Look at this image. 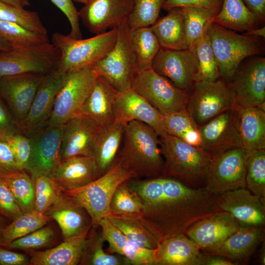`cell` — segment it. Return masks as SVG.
Returning <instances> with one entry per match:
<instances>
[{
	"label": "cell",
	"instance_id": "49",
	"mask_svg": "<svg viewBox=\"0 0 265 265\" xmlns=\"http://www.w3.org/2000/svg\"><path fill=\"white\" fill-rule=\"evenodd\" d=\"M54 236L53 229L43 226L33 232L11 242L7 248L26 251H33L47 246Z\"/></svg>",
	"mask_w": 265,
	"mask_h": 265
},
{
	"label": "cell",
	"instance_id": "42",
	"mask_svg": "<svg viewBox=\"0 0 265 265\" xmlns=\"http://www.w3.org/2000/svg\"><path fill=\"white\" fill-rule=\"evenodd\" d=\"M246 188L265 198V149L246 150Z\"/></svg>",
	"mask_w": 265,
	"mask_h": 265
},
{
	"label": "cell",
	"instance_id": "52",
	"mask_svg": "<svg viewBox=\"0 0 265 265\" xmlns=\"http://www.w3.org/2000/svg\"><path fill=\"white\" fill-rule=\"evenodd\" d=\"M66 16L70 26L69 37L81 39L82 34L80 27L79 11L75 6L73 0H50Z\"/></svg>",
	"mask_w": 265,
	"mask_h": 265
},
{
	"label": "cell",
	"instance_id": "8",
	"mask_svg": "<svg viewBox=\"0 0 265 265\" xmlns=\"http://www.w3.org/2000/svg\"><path fill=\"white\" fill-rule=\"evenodd\" d=\"M131 88L163 116L186 109L189 93L152 68L138 71Z\"/></svg>",
	"mask_w": 265,
	"mask_h": 265
},
{
	"label": "cell",
	"instance_id": "59",
	"mask_svg": "<svg viewBox=\"0 0 265 265\" xmlns=\"http://www.w3.org/2000/svg\"><path fill=\"white\" fill-rule=\"evenodd\" d=\"M242 34L254 37H261L264 38L265 37V26H261L260 27L247 31Z\"/></svg>",
	"mask_w": 265,
	"mask_h": 265
},
{
	"label": "cell",
	"instance_id": "6",
	"mask_svg": "<svg viewBox=\"0 0 265 265\" xmlns=\"http://www.w3.org/2000/svg\"><path fill=\"white\" fill-rule=\"evenodd\" d=\"M130 179H132L131 174L115 162L106 173L89 184L75 189L61 191L87 211L92 227L96 228L110 214V202L116 188Z\"/></svg>",
	"mask_w": 265,
	"mask_h": 265
},
{
	"label": "cell",
	"instance_id": "5",
	"mask_svg": "<svg viewBox=\"0 0 265 265\" xmlns=\"http://www.w3.org/2000/svg\"><path fill=\"white\" fill-rule=\"evenodd\" d=\"M208 35L221 79L228 83L243 60L261 55L265 50L259 38L238 33L214 23L210 26Z\"/></svg>",
	"mask_w": 265,
	"mask_h": 265
},
{
	"label": "cell",
	"instance_id": "44",
	"mask_svg": "<svg viewBox=\"0 0 265 265\" xmlns=\"http://www.w3.org/2000/svg\"><path fill=\"white\" fill-rule=\"evenodd\" d=\"M193 51L198 61L197 81H213L220 79L217 62L208 33L198 41Z\"/></svg>",
	"mask_w": 265,
	"mask_h": 265
},
{
	"label": "cell",
	"instance_id": "7",
	"mask_svg": "<svg viewBox=\"0 0 265 265\" xmlns=\"http://www.w3.org/2000/svg\"><path fill=\"white\" fill-rule=\"evenodd\" d=\"M118 28V38L113 48L92 67L98 76L121 92L131 88L138 69L127 21Z\"/></svg>",
	"mask_w": 265,
	"mask_h": 265
},
{
	"label": "cell",
	"instance_id": "16",
	"mask_svg": "<svg viewBox=\"0 0 265 265\" xmlns=\"http://www.w3.org/2000/svg\"><path fill=\"white\" fill-rule=\"evenodd\" d=\"M65 76L56 69L45 75L27 114L18 122L21 133L29 136L48 124Z\"/></svg>",
	"mask_w": 265,
	"mask_h": 265
},
{
	"label": "cell",
	"instance_id": "64",
	"mask_svg": "<svg viewBox=\"0 0 265 265\" xmlns=\"http://www.w3.org/2000/svg\"><path fill=\"white\" fill-rule=\"evenodd\" d=\"M75 0L76 1H77L78 2H80V3H83V4H86L87 1H88V0Z\"/></svg>",
	"mask_w": 265,
	"mask_h": 265
},
{
	"label": "cell",
	"instance_id": "14",
	"mask_svg": "<svg viewBox=\"0 0 265 265\" xmlns=\"http://www.w3.org/2000/svg\"><path fill=\"white\" fill-rule=\"evenodd\" d=\"M62 126L47 124L28 136L30 156L25 171L33 179L49 176L61 161Z\"/></svg>",
	"mask_w": 265,
	"mask_h": 265
},
{
	"label": "cell",
	"instance_id": "15",
	"mask_svg": "<svg viewBox=\"0 0 265 265\" xmlns=\"http://www.w3.org/2000/svg\"><path fill=\"white\" fill-rule=\"evenodd\" d=\"M151 68L188 93L197 81L198 61L194 51L189 49L173 50L160 48Z\"/></svg>",
	"mask_w": 265,
	"mask_h": 265
},
{
	"label": "cell",
	"instance_id": "62",
	"mask_svg": "<svg viewBox=\"0 0 265 265\" xmlns=\"http://www.w3.org/2000/svg\"><path fill=\"white\" fill-rule=\"evenodd\" d=\"M12 49L11 46L0 36V52L7 51Z\"/></svg>",
	"mask_w": 265,
	"mask_h": 265
},
{
	"label": "cell",
	"instance_id": "10",
	"mask_svg": "<svg viewBox=\"0 0 265 265\" xmlns=\"http://www.w3.org/2000/svg\"><path fill=\"white\" fill-rule=\"evenodd\" d=\"M98 75L92 66L66 73L48 124L62 126L77 114L90 92Z\"/></svg>",
	"mask_w": 265,
	"mask_h": 265
},
{
	"label": "cell",
	"instance_id": "9",
	"mask_svg": "<svg viewBox=\"0 0 265 265\" xmlns=\"http://www.w3.org/2000/svg\"><path fill=\"white\" fill-rule=\"evenodd\" d=\"M236 104L228 82L222 79L213 81L195 82L189 93L186 109L200 126Z\"/></svg>",
	"mask_w": 265,
	"mask_h": 265
},
{
	"label": "cell",
	"instance_id": "50",
	"mask_svg": "<svg viewBox=\"0 0 265 265\" xmlns=\"http://www.w3.org/2000/svg\"><path fill=\"white\" fill-rule=\"evenodd\" d=\"M20 171H25L31 151L30 139L21 133L13 135L7 141Z\"/></svg>",
	"mask_w": 265,
	"mask_h": 265
},
{
	"label": "cell",
	"instance_id": "25",
	"mask_svg": "<svg viewBox=\"0 0 265 265\" xmlns=\"http://www.w3.org/2000/svg\"><path fill=\"white\" fill-rule=\"evenodd\" d=\"M61 190L82 187L100 177L92 156H79L64 159L49 176Z\"/></svg>",
	"mask_w": 265,
	"mask_h": 265
},
{
	"label": "cell",
	"instance_id": "61",
	"mask_svg": "<svg viewBox=\"0 0 265 265\" xmlns=\"http://www.w3.org/2000/svg\"><path fill=\"white\" fill-rule=\"evenodd\" d=\"M259 260L260 263L262 265H265V240L262 242L261 248L259 250Z\"/></svg>",
	"mask_w": 265,
	"mask_h": 265
},
{
	"label": "cell",
	"instance_id": "17",
	"mask_svg": "<svg viewBox=\"0 0 265 265\" xmlns=\"http://www.w3.org/2000/svg\"><path fill=\"white\" fill-rule=\"evenodd\" d=\"M216 208L229 213L240 227H264L265 198L241 188L219 195Z\"/></svg>",
	"mask_w": 265,
	"mask_h": 265
},
{
	"label": "cell",
	"instance_id": "46",
	"mask_svg": "<svg viewBox=\"0 0 265 265\" xmlns=\"http://www.w3.org/2000/svg\"><path fill=\"white\" fill-rule=\"evenodd\" d=\"M0 20L17 24L26 29L48 36L38 13L0 0Z\"/></svg>",
	"mask_w": 265,
	"mask_h": 265
},
{
	"label": "cell",
	"instance_id": "63",
	"mask_svg": "<svg viewBox=\"0 0 265 265\" xmlns=\"http://www.w3.org/2000/svg\"><path fill=\"white\" fill-rule=\"evenodd\" d=\"M10 222L0 213V239L3 229Z\"/></svg>",
	"mask_w": 265,
	"mask_h": 265
},
{
	"label": "cell",
	"instance_id": "22",
	"mask_svg": "<svg viewBox=\"0 0 265 265\" xmlns=\"http://www.w3.org/2000/svg\"><path fill=\"white\" fill-rule=\"evenodd\" d=\"M233 107L199 126L201 147L212 157L232 148L241 147Z\"/></svg>",
	"mask_w": 265,
	"mask_h": 265
},
{
	"label": "cell",
	"instance_id": "57",
	"mask_svg": "<svg viewBox=\"0 0 265 265\" xmlns=\"http://www.w3.org/2000/svg\"><path fill=\"white\" fill-rule=\"evenodd\" d=\"M248 9L263 24L265 20V0H243Z\"/></svg>",
	"mask_w": 265,
	"mask_h": 265
},
{
	"label": "cell",
	"instance_id": "29",
	"mask_svg": "<svg viewBox=\"0 0 265 265\" xmlns=\"http://www.w3.org/2000/svg\"><path fill=\"white\" fill-rule=\"evenodd\" d=\"M99 226L105 241L108 243L110 253L125 257L130 265H155L156 249L144 248L132 242L106 217L100 222Z\"/></svg>",
	"mask_w": 265,
	"mask_h": 265
},
{
	"label": "cell",
	"instance_id": "24",
	"mask_svg": "<svg viewBox=\"0 0 265 265\" xmlns=\"http://www.w3.org/2000/svg\"><path fill=\"white\" fill-rule=\"evenodd\" d=\"M240 227L229 213L218 211L195 222L185 234L203 250L222 242Z\"/></svg>",
	"mask_w": 265,
	"mask_h": 265
},
{
	"label": "cell",
	"instance_id": "23",
	"mask_svg": "<svg viewBox=\"0 0 265 265\" xmlns=\"http://www.w3.org/2000/svg\"><path fill=\"white\" fill-rule=\"evenodd\" d=\"M101 128L80 115L68 120L62 125L61 160L74 156H92L94 143Z\"/></svg>",
	"mask_w": 265,
	"mask_h": 265
},
{
	"label": "cell",
	"instance_id": "26",
	"mask_svg": "<svg viewBox=\"0 0 265 265\" xmlns=\"http://www.w3.org/2000/svg\"><path fill=\"white\" fill-rule=\"evenodd\" d=\"M44 214L58 223L64 239L80 235L92 227L91 219L87 211L62 191Z\"/></svg>",
	"mask_w": 265,
	"mask_h": 265
},
{
	"label": "cell",
	"instance_id": "43",
	"mask_svg": "<svg viewBox=\"0 0 265 265\" xmlns=\"http://www.w3.org/2000/svg\"><path fill=\"white\" fill-rule=\"evenodd\" d=\"M0 36L12 48L50 43L48 36L29 30L17 24L0 20Z\"/></svg>",
	"mask_w": 265,
	"mask_h": 265
},
{
	"label": "cell",
	"instance_id": "18",
	"mask_svg": "<svg viewBox=\"0 0 265 265\" xmlns=\"http://www.w3.org/2000/svg\"><path fill=\"white\" fill-rule=\"evenodd\" d=\"M133 4L134 0H88L79 17L88 30L98 34L127 21Z\"/></svg>",
	"mask_w": 265,
	"mask_h": 265
},
{
	"label": "cell",
	"instance_id": "41",
	"mask_svg": "<svg viewBox=\"0 0 265 265\" xmlns=\"http://www.w3.org/2000/svg\"><path fill=\"white\" fill-rule=\"evenodd\" d=\"M3 179L23 212L34 210L35 185L26 171H19Z\"/></svg>",
	"mask_w": 265,
	"mask_h": 265
},
{
	"label": "cell",
	"instance_id": "4",
	"mask_svg": "<svg viewBox=\"0 0 265 265\" xmlns=\"http://www.w3.org/2000/svg\"><path fill=\"white\" fill-rule=\"evenodd\" d=\"M118 35V27L84 39H74L55 32L52 37V44L60 53L56 69L66 74L92 66L111 50Z\"/></svg>",
	"mask_w": 265,
	"mask_h": 265
},
{
	"label": "cell",
	"instance_id": "34",
	"mask_svg": "<svg viewBox=\"0 0 265 265\" xmlns=\"http://www.w3.org/2000/svg\"><path fill=\"white\" fill-rule=\"evenodd\" d=\"M89 231L64 239L57 246L43 251H31L29 264L32 265H79L85 239Z\"/></svg>",
	"mask_w": 265,
	"mask_h": 265
},
{
	"label": "cell",
	"instance_id": "20",
	"mask_svg": "<svg viewBox=\"0 0 265 265\" xmlns=\"http://www.w3.org/2000/svg\"><path fill=\"white\" fill-rule=\"evenodd\" d=\"M265 233L264 227H240L222 242L202 251L225 257L236 265H246L264 240Z\"/></svg>",
	"mask_w": 265,
	"mask_h": 265
},
{
	"label": "cell",
	"instance_id": "40",
	"mask_svg": "<svg viewBox=\"0 0 265 265\" xmlns=\"http://www.w3.org/2000/svg\"><path fill=\"white\" fill-rule=\"evenodd\" d=\"M162 121L168 134L176 136L195 146H201L199 126L195 122L186 109L167 115H162Z\"/></svg>",
	"mask_w": 265,
	"mask_h": 265
},
{
	"label": "cell",
	"instance_id": "13",
	"mask_svg": "<svg viewBox=\"0 0 265 265\" xmlns=\"http://www.w3.org/2000/svg\"><path fill=\"white\" fill-rule=\"evenodd\" d=\"M229 84L236 105L256 106L265 104V58L257 55L243 60Z\"/></svg>",
	"mask_w": 265,
	"mask_h": 265
},
{
	"label": "cell",
	"instance_id": "38",
	"mask_svg": "<svg viewBox=\"0 0 265 265\" xmlns=\"http://www.w3.org/2000/svg\"><path fill=\"white\" fill-rule=\"evenodd\" d=\"M51 220L50 217L34 209L23 212L3 229L0 239V246L7 248L13 240L45 226Z\"/></svg>",
	"mask_w": 265,
	"mask_h": 265
},
{
	"label": "cell",
	"instance_id": "48",
	"mask_svg": "<svg viewBox=\"0 0 265 265\" xmlns=\"http://www.w3.org/2000/svg\"><path fill=\"white\" fill-rule=\"evenodd\" d=\"M33 180L35 185L34 209L41 214H45L57 199L61 190L48 176H38Z\"/></svg>",
	"mask_w": 265,
	"mask_h": 265
},
{
	"label": "cell",
	"instance_id": "21",
	"mask_svg": "<svg viewBox=\"0 0 265 265\" xmlns=\"http://www.w3.org/2000/svg\"><path fill=\"white\" fill-rule=\"evenodd\" d=\"M115 120L128 123L138 121L151 126L159 136L168 134L162 115L132 88L118 92L114 104Z\"/></svg>",
	"mask_w": 265,
	"mask_h": 265
},
{
	"label": "cell",
	"instance_id": "11",
	"mask_svg": "<svg viewBox=\"0 0 265 265\" xmlns=\"http://www.w3.org/2000/svg\"><path fill=\"white\" fill-rule=\"evenodd\" d=\"M59 50L52 44L0 52V79L26 73L46 74L56 68Z\"/></svg>",
	"mask_w": 265,
	"mask_h": 265
},
{
	"label": "cell",
	"instance_id": "51",
	"mask_svg": "<svg viewBox=\"0 0 265 265\" xmlns=\"http://www.w3.org/2000/svg\"><path fill=\"white\" fill-rule=\"evenodd\" d=\"M0 213L10 222L23 213L1 178H0Z\"/></svg>",
	"mask_w": 265,
	"mask_h": 265
},
{
	"label": "cell",
	"instance_id": "56",
	"mask_svg": "<svg viewBox=\"0 0 265 265\" xmlns=\"http://www.w3.org/2000/svg\"><path fill=\"white\" fill-rule=\"evenodd\" d=\"M29 263L27 257L0 246V265H25Z\"/></svg>",
	"mask_w": 265,
	"mask_h": 265
},
{
	"label": "cell",
	"instance_id": "28",
	"mask_svg": "<svg viewBox=\"0 0 265 265\" xmlns=\"http://www.w3.org/2000/svg\"><path fill=\"white\" fill-rule=\"evenodd\" d=\"M118 93L103 78L98 76L77 114L87 118L100 128L112 122L115 120L114 104Z\"/></svg>",
	"mask_w": 265,
	"mask_h": 265
},
{
	"label": "cell",
	"instance_id": "33",
	"mask_svg": "<svg viewBox=\"0 0 265 265\" xmlns=\"http://www.w3.org/2000/svg\"><path fill=\"white\" fill-rule=\"evenodd\" d=\"M106 218L127 238L142 247L156 249L163 240L159 232L142 215L110 214Z\"/></svg>",
	"mask_w": 265,
	"mask_h": 265
},
{
	"label": "cell",
	"instance_id": "12",
	"mask_svg": "<svg viewBox=\"0 0 265 265\" xmlns=\"http://www.w3.org/2000/svg\"><path fill=\"white\" fill-rule=\"evenodd\" d=\"M246 150L232 148L212 157L204 188L219 195L228 191L245 188Z\"/></svg>",
	"mask_w": 265,
	"mask_h": 265
},
{
	"label": "cell",
	"instance_id": "35",
	"mask_svg": "<svg viewBox=\"0 0 265 265\" xmlns=\"http://www.w3.org/2000/svg\"><path fill=\"white\" fill-rule=\"evenodd\" d=\"M213 23L242 33L260 27L263 25L243 0H223L221 7Z\"/></svg>",
	"mask_w": 265,
	"mask_h": 265
},
{
	"label": "cell",
	"instance_id": "30",
	"mask_svg": "<svg viewBox=\"0 0 265 265\" xmlns=\"http://www.w3.org/2000/svg\"><path fill=\"white\" fill-rule=\"evenodd\" d=\"M200 248L185 234L164 239L156 249L155 265H202Z\"/></svg>",
	"mask_w": 265,
	"mask_h": 265
},
{
	"label": "cell",
	"instance_id": "53",
	"mask_svg": "<svg viewBox=\"0 0 265 265\" xmlns=\"http://www.w3.org/2000/svg\"><path fill=\"white\" fill-rule=\"evenodd\" d=\"M20 132L17 121L12 116L0 98V140L7 142Z\"/></svg>",
	"mask_w": 265,
	"mask_h": 265
},
{
	"label": "cell",
	"instance_id": "1",
	"mask_svg": "<svg viewBox=\"0 0 265 265\" xmlns=\"http://www.w3.org/2000/svg\"><path fill=\"white\" fill-rule=\"evenodd\" d=\"M126 182L141 200L142 216L159 232L163 240L185 234L195 222L217 211L218 195L204 187H191L162 176L130 179Z\"/></svg>",
	"mask_w": 265,
	"mask_h": 265
},
{
	"label": "cell",
	"instance_id": "47",
	"mask_svg": "<svg viewBox=\"0 0 265 265\" xmlns=\"http://www.w3.org/2000/svg\"><path fill=\"white\" fill-rule=\"evenodd\" d=\"M166 0H134L132 11L127 20L131 29L151 26L158 19Z\"/></svg>",
	"mask_w": 265,
	"mask_h": 265
},
{
	"label": "cell",
	"instance_id": "2",
	"mask_svg": "<svg viewBox=\"0 0 265 265\" xmlns=\"http://www.w3.org/2000/svg\"><path fill=\"white\" fill-rule=\"evenodd\" d=\"M159 137L156 132L144 123L135 120L128 122L115 163L130 173L132 179L161 176L164 160Z\"/></svg>",
	"mask_w": 265,
	"mask_h": 265
},
{
	"label": "cell",
	"instance_id": "55",
	"mask_svg": "<svg viewBox=\"0 0 265 265\" xmlns=\"http://www.w3.org/2000/svg\"><path fill=\"white\" fill-rule=\"evenodd\" d=\"M222 2L223 0H166L162 9L193 7L220 10Z\"/></svg>",
	"mask_w": 265,
	"mask_h": 265
},
{
	"label": "cell",
	"instance_id": "36",
	"mask_svg": "<svg viewBox=\"0 0 265 265\" xmlns=\"http://www.w3.org/2000/svg\"><path fill=\"white\" fill-rule=\"evenodd\" d=\"M92 228L87 233L79 265H130L125 257L106 252L103 248L106 241L102 231L98 232Z\"/></svg>",
	"mask_w": 265,
	"mask_h": 265
},
{
	"label": "cell",
	"instance_id": "31",
	"mask_svg": "<svg viewBox=\"0 0 265 265\" xmlns=\"http://www.w3.org/2000/svg\"><path fill=\"white\" fill-rule=\"evenodd\" d=\"M126 125L122 122L114 120L99 130L94 143L92 157L96 162L100 176L114 164Z\"/></svg>",
	"mask_w": 265,
	"mask_h": 265
},
{
	"label": "cell",
	"instance_id": "3",
	"mask_svg": "<svg viewBox=\"0 0 265 265\" xmlns=\"http://www.w3.org/2000/svg\"><path fill=\"white\" fill-rule=\"evenodd\" d=\"M160 137L164 167L162 176L193 188H204L212 156L200 147L166 134Z\"/></svg>",
	"mask_w": 265,
	"mask_h": 265
},
{
	"label": "cell",
	"instance_id": "45",
	"mask_svg": "<svg viewBox=\"0 0 265 265\" xmlns=\"http://www.w3.org/2000/svg\"><path fill=\"white\" fill-rule=\"evenodd\" d=\"M142 211L143 206L139 196L129 187L126 181L119 185L111 200L110 214L142 215Z\"/></svg>",
	"mask_w": 265,
	"mask_h": 265
},
{
	"label": "cell",
	"instance_id": "27",
	"mask_svg": "<svg viewBox=\"0 0 265 265\" xmlns=\"http://www.w3.org/2000/svg\"><path fill=\"white\" fill-rule=\"evenodd\" d=\"M265 104L242 106L235 104L234 119L241 147L246 150L265 149Z\"/></svg>",
	"mask_w": 265,
	"mask_h": 265
},
{
	"label": "cell",
	"instance_id": "19",
	"mask_svg": "<svg viewBox=\"0 0 265 265\" xmlns=\"http://www.w3.org/2000/svg\"><path fill=\"white\" fill-rule=\"evenodd\" d=\"M45 75L26 73L0 79V97L6 102L17 122L27 114Z\"/></svg>",
	"mask_w": 265,
	"mask_h": 265
},
{
	"label": "cell",
	"instance_id": "37",
	"mask_svg": "<svg viewBox=\"0 0 265 265\" xmlns=\"http://www.w3.org/2000/svg\"><path fill=\"white\" fill-rule=\"evenodd\" d=\"M188 48L192 50L198 41L207 34L220 10L202 7H182Z\"/></svg>",
	"mask_w": 265,
	"mask_h": 265
},
{
	"label": "cell",
	"instance_id": "32",
	"mask_svg": "<svg viewBox=\"0 0 265 265\" xmlns=\"http://www.w3.org/2000/svg\"><path fill=\"white\" fill-rule=\"evenodd\" d=\"M167 14L150 27L161 48L182 50L188 49L182 8L167 10Z\"/></svg>",
	"mask_w": 265,
	"mask_h": 265
},
{
	"label": "cell",
	"instance_id": "39",
	"mask_svg": "<svg viewBox=\"0 0 265 265\" xmlns=\"http://www.w3.org/2000/svg\"><path fill=\"white\" fill-rule=\"evenodd\" d=\"M130 38L138 71L151 68L160 46L151 27L131 29Z\"/></svg>",
	"mask_w": 265,
	"mask_h": 265
},
{
	"label": "cell",
	"instance_id": "58",
	"mask_svg": "<svg viewBox=\"0 0 265 265\" xmlns=\"http://www.w3.org/2000/svg\"><path fill=\"white\" fill-rule=\"evenodd\" d=\"M202 265H236V264L222 256L204 253Z\"/></svg>",
	"mask_w": 265,
	"mask_h": 265
},
{
	"label": "cell",
	"instance_id": "54",
	"mask_svg": "<svg viewBox=\"0 0 265 265\" xmlns=\"http://www.w3.org/2000/svg\"><path fill=\"white\" fill-rule=\"evenodd\" d=\"M20 170L7 141L0 140V178H4Z\"/></svg>",
	"mask_w": 265,
	"mask_h": 265
},
{
	"label": "cell",
	"instance_id": "60",
	"mask_svg": "<svg viewBox=\"0 0 265 265\" xmlns=\"http://www.w3.org/2000/svg\"><path fill=\"white\" fill-rule=\"evenodd\" d=\"M9 4L25 8L29 5V0H0Z\"/></svg>",
	"mask_w": 265,
	"mask_h": 265
}]
</instances>
